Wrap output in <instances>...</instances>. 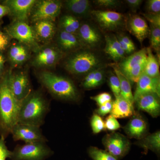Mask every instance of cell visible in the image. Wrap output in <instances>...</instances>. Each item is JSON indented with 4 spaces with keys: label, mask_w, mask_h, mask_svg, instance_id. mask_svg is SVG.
Returning a JSON list of instances; mask_svg holds the SVG:
<instances>
[{
    "label": "cell",
    "mask_w": 160,
    "mask_h": 160,
    "mask_svg": "<svg viewBox=\"0 0 160 160\" xmlns=\"http://www.w3.org/2000/svg\"><path fill=\"white\" fill-rule=\"evenodd\" d=\"M102 143L105 150L119 160L128 154L131 147L129 138L119 132H112L105 135Z\"/></svg>",
    "instance_id": "obj_8"
},
{
    "label": "cell",
    "mask_w": 160,
    "mask_h": 160,
    "mask_svg": "<svg viewBox=\"0 0 160 160\" xmlns=\"http://www.w3.org/2000/svg\"><path fill=\"white\" fill-rule=\"evenodd\" d=\"M36 0H6L3 5L8 7L9 14L14 21L26 22L28 19Z\"/></svg>",
    "instance_id": "obj_13"
},
{
    "label": "cell",
    "mask_w": 160,
    "mask_h": 160,
    "mask_svg": "<svg viewBox=\"0 0 160 160\" xmlns=\"http://www.w3.org/2000/svg\"><path fill=\"white\" fill-rule=\"evenodd\" d=\"M49 110V104L40 91H32L20 103L18 123L41 127Z\"/></svg>",
    "instance_id": "obj_2"
},
{
    "label": "cell",
    "mask_w": 160,
    "mask_h": 160,
    "mask_svg": "<svg viewBox=\"0 0 160 160\" xmlns=\"http://www.w3.org/2000/svg\"><path fill=\"white\" fill-rule=\"evenodd\" d=\"M9 80L12 93L21 102L32 91L28 73L22 71L14 73L9 71Z\"/></svg>",
    "instance_id": "obj_10"
},
{
    "label": "cell",
    "mask_w": 160,
    "mask_h": 160,
    "mask_svg": "<svg viewBox=\"0 0 160 160\" xmlns=\"http://www.w3.org/2000/svg\"><path fill=\"white\" fill-rule=\"evenodd\" d=\"M112 103L113 101H111L99 106L98 109L96 111V113L101 117L105 116L106 115L110 113L112 109Z\"/></svg>",
    "instance_id": "obj_42"
},
{
    "label": "cell",
    "mask_w": 160,
    "mask_h": 160,
    "mask_svg": "<svg viewBox=\"0 0 160 160\" xmlns=\"http://www.w3.org/2000/svg\"><path fill=\"white\" fill-rule=\"evenodd\" d=\"M123 129L128 137L138 140L145 137L148 132L146 120L138 113H134Z\"/></svg>",
    "instance_id": "obj_14"
},
{
    "label": "cell",
    "mask_w": 160,
    "mask_h": 160,
    "mask_svg": "<svg viewBox=\"0 0 160 160\" xmlns=\"http://www.w3.org/2000/svg\"><path fill=\"white\" fill-rule=\"evenodd\" d=\"M64 6L67 10L78 16H86L91 12V4L88 0H67Z\"/></svg>",
    "instance_id": "obj_25"
},
{
    "label": "cell",
    "mask_w": 160,
    "mask_h": 160,
    "mask_svg": "<svg viewBox=\"0 0 160 160\" xmlns=\"http://www.w3.org/2000/svg\"><path fill=\"white\" fill-rule=\"evenodd\" d=\"M62 6V2L59 1H37L29 15L30 20L33 23L40 21L54 22L61 13Z\"/></svg>",
    "instance_id": "obj_7"
},
{
    "label": "cell",
    "mask_w": 160,
    "mask_h": 160,
    "mask_svg": "<svg viewBox=\"0 0 160 160\" xmlns=\"http://www.w3.org/2000/svg\"><path fill=\"white\" fill-rule=\"evenodd\" d=\"M6 31L9 37L17 40L29 49L38 52L41 48L32 27L26 22L14 21Z\"/></svg>",
    "instance_id": "obj_6"
},
{
    "label": "cell",
    "mask_w": 160,
    "mask_h": 160,
    "mask_svg": "<svg viewBox=\"0 0 160 160\" xmlns=\"http://www.w3.org/2000/svg\"><path fill=\"white\" fill-rule=\"evenodd\" d=\"M159 97L153 93L143 94L135 100L138 109L146 112L152 117L157 118L160 114Z\"/></svg>",
    "instance_id": "obj_17"
},
{
    "label": "cell",
    "mask_w": 160,
    "mask_h": 160,
    "mask_svg": "<svg viewBox=\"0 0 160 160\" xmlns=\"http://www.w3.org/2000/svg\"><path fill=\"white\" fill-rule=\"evenodd\" d=\"M104 123L105 129L109 131H114L117 130L121 127L118 121L110 114L106 118Z\"/></svg>",
    "instance_id": "obj_35"
},
{
    "label": "cell",
    "mask_w": 160,
    "mask_h": 160,
    "mask_svg": "<svg viewBox=\"0 0 160 160\" xmlns=\"http://www.w3.org/2000/svg\"><path fill=\"white\" fill-rule=\"evenodd\" d=\"M147 57L144 73L151 78H160L159 65L151 48H146Z\"/></svg>",
    "instance_id": "obj_28"
},
{
    "label": "cell",
    "mask_w": 160,
    "mask_h": 160,
    "mask_svg": "<svg viewBox=\"0 0 160 160\" xmlns=\"http://www.w3.org/2000/svg\"><path fill=\"white\" fill-rule=\"evenodd\" d=\"M146 19L150 23V25L155 27H160V13H152L147 12L143 14Z\"/></svg>",
    "instance_id": "obj_41"
},
{
    "label": "cell",
    "mask_w": 160,
    "mask_h": 160,
    "mask_svg": "<svg viewBox=\"0 0 160 160\" xmlns=\"http://www.w3.org/2000/svg\"><path fill=\"white\" fill-rule=\"evenodd\" d=\"M147 57L146 48H144L139 51L134 52L128 57L123 59L117 66L123 74L130 70L132 67L141 63L145 62Z\"/></svg>",
    "instance_id": "obj_22"
},
{
    "label": "cell",
    "mask_w": 160,
    "mask_h": 160,
    "mask_svg": "<svg viewBox=\"0 0 160 160\" xmlns=\"http://www.w3.org/2000/svg\"><path fill=\"white\" fill-rule=\"evenodd\" d=\"M104 70L100 68L97 69L93 81L90 86V89H93L100 86L104 82Z\"/></svg>",
    "instance_id": "obj_39"
},
{
    "label": "cell",
    "mask_w": 160,
    "mask_h": 160,
    "mask_svg": "<svg viewBox=\"0 0 160 160\" xmlns=\"http://www.w3.org/2000/svg\"><path fill=\"white\" fill-rule=\"evenodd\" d=\"M146 62V61L145 62L141 63L137 66L132 67L125 74L126 77L129 79L130 82H137L140 77L144 72Z\"/></svg>",
    "instance_id": "obj_31"
},
{
    "label": "cell",
    "mask_w": 160,
    "mask_h": 160,
    "mask_svg": "<svg viewBox=\"0 0 160 160\" xmlns=\"http://www.w3.org/2000/svg\"><path fill=\"white\" fill-rule=\"evenodd\" d=\"M97 69L92 70L86 74L82 83V86L84 89H90V86L95 74L96 71Z\"/></svg>",
    "instance_id": "obj_44"
},
{
    "label": "cell",
    "mask_w": 160,
    "mask_h": 160,
    "mask_svg": "<svg viewBox=\"0 0 160 160\" xmlns=\"http://www.w3.org/2000/svg\"><path fill=\"white\" fill-rule=\"evenodd\" d=\"M90 126L94 134H98L106 129L102 118L96 113H93L90 119Z\"/></svg>",
    "instance_id": "obj_33"
},
{
    "label": "cell",
    "mask_w": 160,
    "mask_h": 160,
    "mask_svg": "<svg viewBox=\"0 0 160 160\" xmlns=\"http://www.w3.org/2000/svg\"><path fill=\"white\" fill-rule=\"evenodd\" d=\"M2 31H1V25H0V32H1Z\"/></svg>",
    "instance_id": "obj_49"
},
{
    "label": "cell",
    "mask_w": 160,
    "mask_h": 160,
    "mask_svg": "<svg viewBox=\"0 0 160 160\" xmlns=\"http://www.w3.org/2000/svg\"><path fill=\"white\" fill-rule=\"evenodd\" d=\"M109 87L113 92L115 97L120 95V83L119 80L115 73H111L108 77Z\"/></svg>",
    "instance_id": "obj_34"
},
{
    "label": "cell",
    "mask_w": 160,
    "mask_h": 160,
    "mask_svg": "<svg viewBox=\"0 0 160 160\" xmlns=\"http://www.w3.org/2000/svg\"><path fill=\"white\" fill-rule=\"evenodd\" d=\"M137 145L146 150H150L157 154H159L160 151V131H158L147 135L145 137L138 140Z\"/></svg>",
    "instance_id": "obj_27"
},
{
    "label": "cell",
    "mask_w": 160,
    "mask_h": 160,
    "mask_svg": "<svg viewBox=\"0 0 160 160\" xmlns=\"http://www.w3.org/2000/svg\"><path fill=\"white\" fill-rule=\"evenodd\" d=\"M4 137L0 136V160H6L10 158L12 151L8 149L6 146V142Z\"/></svg>",
    "instance_id": "obj_36"
},
{
    "label": "cell",
    "mask_w": 160,
    "mask_h": 160,
    "mask_svg": "<svg viewBox=\"0 0 160 160\" xmlns=\"http://www.w3.org/2000/svg\"><path fill=\"white\" fill-rule=\"evenodd\" d=\"M91 13L101 28L106 30H115L124 23V15L117 12L92 10Z\"/></svg>",
    "instance_id": "obj_12"
},
{
    "label": "cell",
    "mask_w": 160,
    "mask_h": 160,
    "mask_svg": "<svg viewBox=\"0 0 160 160\" xmlns=\"http://www.w3.org/2000/svg\"><path fill=\"white\" fill-rule=\"evenodd\" d=\"M112 67L114 69L115 73L117 76L120 83V95L133 106L134 103L133 94L132 91L131 83L125 74L119 69L117 65L112 64Z\"/></svg>",
    "instance_id": "obj_26"
},
{
    "label": "cell",
    "mask_w": 160,
    "mask_h": 160,
    "mask_svg": "<svg viewBox=\"0 0 160 160\" xmlns=\"http://www.w3.org/2000/svg\"><path fill=\"white\" fill-rule=\"evenodd\" d=\"M45 142L25 143L17 145L12 151L11 160H46L54 154Z\"/></svg>",
    "instance_id": "obj_5"
},
{
    "label": "cell",
    "mask_w": 160,
    "mask_h": 160,
    "mask_svg": "<svg viewBox=\"0 0 160 160\" xmlns=\"http://www.w3.org/2000/svg\"><path fill=\"white\" fill-rule=\"evenodd\" d=\"M10 134L15 142L22 141L25 143L48 142L40 127L17 123L12 129Z\"/></svg>",
    "instance_id": "obj_9"
},
{
    "label": "cell",
    "mask_w": 160,
    "mask_h": 160,
    "mask_svg": "<svg viewBox=\"0 0 160 160\" xmlns=\"http://www.w3.org/2000/svg\"><path fill=\"white\" fill-rule=\"evenodd\" d=\"M9 72H4L0 79V136L5 139L18 123L21 103L12 91Z\"/></svg>",
    "instance_id": "obj_1"
},
{
    "label": "cell",
    "mask_w": 160,
    "mask_h": 160,
    "mask_svg": "<svg viewBox=\"0 0 160 160\" xmlns=\"http://www.w3.org/2000/svg\"><path fill=\"white\" fill-rule=\"evenodd\" d=\"M93 2L98 6L106 8H116L120 6V2L117 0H96Z\"/></svg>",
    "instance_id": "obj_38"
},
{
    "label": "cell",
    "mask_w": 160,
    "mask_h": 160,
    "mask_svg": "<svg viewBox=\"0 0 160 160\" xmlns=\"http://www.w3.org/2000/svg\"><path fill=\"white\" fill-rule=\"evenodd\" d=\"M106 45L104 52L115 62L123 60L125 58V52L121 48L117 38L114 35H106Z\"/></svg>",
    "instance_id": "obj_23"
},
{
    "label": "cell",
    "mask_w": 160,
    "mask_h": 160,
    "mask_svg": "<svg viewBox=\"0 0 160 160\" xmlns=\"http://www.w3.org/2000/svg\"><path fill=\"white\" fill-rule=\"evenodd\" d=\"M101 62L94 52L88 50L78 52L72 55L65 63V69L69 73L81 75L98 69Z\"/></svg>",
    "instance_id": "obj_4"
},
{
    "label": "cell",
    "mask_w": 160,
    "mask_h": 160,
    "mask_svg": "<svg viewBox=\"0 0 160 160\" xmlns=\"http://www.w3.org/2000/svg\"><path fill=\"white\" fill-rule=\"evenodd\" d=\"M90 98L95 101L99 106L112 101L111 95L106 92L100 93L95 96L91 97Z\"/></svg>",
    "instance_id": "obj_37"
},
{
    "label": "cell",
    "mask_w": 160,
    "mask_h": 160,
    "mask_svg": "<svg viewBox=\"0 0 160 160\" xmlns=\"http://www.w3.org/2000/svg\"><path fill=\"white\" fill-rule=\"evenodd\" d=\"M59 49L62 52L77 51L83 47L76 34L60 30L57 36Z\"/></svg>",
    "instance_id": "obj_20"
},
{
    "label": "cell",
    "mask_w": 160,
    "mask_h": 160,
    "mask_svg": "<svg viewBox=\"0 0 160 160\" xmlns=\"http://www.w3.org/2000/svg\"><path fill=\"white\" fill-rule=\"evenodd\" d=\"M6 57L3 54V52H0V77L4 74V66L6 62Z\"/></svg>",
    "instance_id": "obj_47"
},
{
    "label": "cell",
    "mask_w": 160,
    "mask_h": 160,
    "mask_svg": "<svg viewBox=\"0 0 160 160\" xmlns=\"http://www.w3.org/2000/svg\"><path fill=\"white\" fill-rule=\"evenodd\" d=\"M133 97L134 100L141 95L146 93H153L160 96V78H151L144 72L138 81Z\"/></svg>",
    "instance_id": "obj_15"
},
{
    "label": "cell",
    "mask_w": 160,
    "mask_h": 160,
    "mask_svg": "<svg viewBox=\"0 0 160 160\" xmlns=\"http://www.w3.org/2000/svg\"><path fill=\"white\" fill-rule=\"evenodd\" d=\"M126 2L132 11H136L139 8L140 6L142 3L143 1H142V0H126Z\"/></svg>",
    "instance_id": "obj_46"
},
{
    "label": "cell",
    "mask_w": 160,
    "mask_h": 160,
    "mask_svg": "<svg viewBox=\"0 0 160 160\" xmlns=\"http://www.w3.org/2000/svg\"><path fill=\"white\" fill-rule=\"evenodd\" d=\"M40 82L54 97L69 102H77L79 93L71 80L48 71L38 74Z\"/></svg>",
    "instance_id": "obj_3"
},
{
    "label": "cell",
    "mask_w": 160,
    "mask_h": 160,
    "mask_svg": "<svg viewBox=\"0 0 160 160\" xmlns=\"http://www.w3.org/2000/svg\"><path fill=\"white\" fill-rule=\"evenodd\" d=\"M118 39L121 40L123 42L125 43L126 44L127 46L130 47L132 49L135 50L136 49L134 43L132 42V41L130 38L129 37L124 34H120L118 35L117 37Z\"/></svg>",
    "instance_id": "obj_45"
},
{
    "label": "cell",
    "mask_w": 160,
    "mask_h": 160,
    "mask_svg": "<svg viewBox=\"0 0 160 160\" xmlns=\"http://www.w3.org/2000/svg\"><path fill=\"white\" fill-rule=\"evenodd\" d=\"M146 8L149 13H160V0H149L147 1Z\"/></svg>",
    "instance_id": "obj_40"
},
{
    "label": "cell",
    "mask_w": 160,
    "mask_h": 160,
    "mask_svg": "<svg viewBox=\"0 0 160 160\" xmlns=\"http://www.w3.org/2000/svg\"><path fill=\"white\" fill-rule=\"evenodd\" d=\"M63 55L62 52L54 46L40 48L32 61V65L38 68L51 67L56 65Z\"/></svg>",
    "instance_id": "obj_11"
},
{
    "label": "cell",
    "mask_w": 160,
    "mask_h": 160,
    "mask_svg": "<svg viewBox=\"0 0 160 160\" xmlns=\"http://www.w3.org/2000/svg\"><path fill=\"white\" fill-rule=\"evenodd\" d=\"M127 28L141 43L148 37L150 31L146 20L138 15L130 17L127 22Z\"/></svg>",
    "instance_id": "obj_18"
},
{
    "label": "cell",
    "mask_w": 160,
    "mask_h": 160,
    "mask_svg": "<svg viewBox=\"0 0 160 160\" xmlns=\"http://www.w3.org/2000/svg\"><path fill=\"white\" fill-rule=\"evenodd\" d=\"M150 42L151 47L158 52L160 47V27H155L150 25L149 29Z\"/></svg>",
    "instance_id": "obj_32"
},
{
    "label": "cell",
    "mask_w": 160,
    "mask_h": 160,
    "mask_svg": "<svg viewBox=\"0 0 160 160\" xmlns=\"http://www.w3.org/2000/svg\"><path fill=\"white\" fill-rule=\"evenodd\" d=\"M81 24L75 17L70 15H66L61 18L60 21L61 30L69 33L76 34Z\"/></svg>",
    "instance_id": "obj_29"
},
{
    "label": "cell",
    "mask_w": 160,
    "mask_h": 160,
    "mask_svg": "<svg viewBox=\"0 0 160 160\" xmlns=\"http://www.w3.org/2000/svg\"><path fill=\"white\" fill-rule=\"evenodd\" d=\"M77 35L82 46L88 48H93L101 42L99 32L94 26L88 23L81 24Z\"/></svg>",
    "instance_id": "obj_16"
},
{
    "label": "cell",
    "mask_w": 160,
    "mask_h": 160,
    "mask_svg": "<svg viewBox=\"0 0 160 160\" xmlns=\"http://www.w3.org/2000/svg\"><path fill=\"white\" fill-rule=\"evenodd\" d=\"M88 154L92 160H119L106 150L95 146L88 148Z\"/></svg>",
    "instance_id": "obj_30"
},
{
    "label": "cell",
    "mask_w": 160,
    "mask_h": 160,
    "mask_svg": "<svg viewBox=\"0 0 160 160\" xmlns=\"http://www.w3.org/2000/svg\"><path fill=\"white\" fill-rule=\"evenodd\" d=\"M29 49L21 44L12 46L8 52V58L11 64L17 66L25 63L29 58Z\"/></svg>",
    "instance_id": "obj_24"
},
{
    "label": "cell",
    "mask_w": 160,
    "mask_h": 160,
    "mask_svg": "<svg viewBox=\"0 0 160 160\" xmlns=\"http://www.w3.org/2000/svg\"><path fill=\"white\" fill-rule=\"evenodd\" d=\"M9 13V9L7 6L3 4L0 5V19Z\"/></svg>",
    "instance_id": "obj_48"
},
{
    "label": "cell",
    "mask_w": 160,
    "mask_h": 160,
    "mask_svg": "<svg viewBox=\"0 0 160 160\" xmlns=\"http://www.w3.org/2000/svg\"><path fill=\"white\" fill-rule=\"evenodd\" d=\"M10 41V38L6 32H0V52H2L8 47Z\"/></svg>",
    "instance_id": "obj_43"
},
{
    "label": "cell",
    "mask_w": 160,
    "mask_h": 160,
    "mask_svg": "<svg viewBox=\"0 0 160 160\" xmlns=\"http://www.w3.org/2000/svg\"><path fill=\"white\" fill-rule=\"evenodd\" d=\"M135 112L133 106L121 95L115 97L112 103L110 115L116 118H125L132 116Z\"/></svg>",
    "instance_id": "obj_21"
},
{
    "label": "cell",
    "mask_w": 160,
    "mask_h": 160,
    "mask_svg": "<svg viewBox=\"0 0 160 160\" xmlns=\"http://www.w3.org/2000/svg\"><path fill=\"white\" fill-rule=\"evenodd\" d=\"M1 77H0V79H1Z\"/></svg>",
    "instance_id": "obj_50"
},
{
    "label": "cell",
    "mask_w": 160,
    "mask_h": 160,
    "mask_svg": "<svg viewBox=\"0 0 160 160\" xmlns=\"http://www.w3.org/2000/svg\"><path fill=\"white\" fill-rule=\"evenodd\" d=\"M38 42L47 43L54 37L56 27L54 22L50 21H40L34 23L32 27Z\"/></svg>",
    "instance_id": "obj_19"
}]
</instances>
